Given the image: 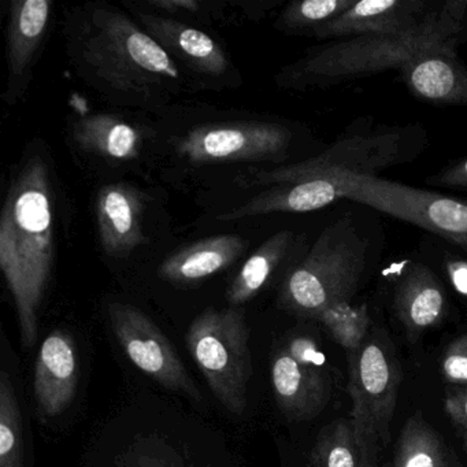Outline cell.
I'll use <instances>...</instances> for the list:
<instances>
[{"instance_id": "cell-13", "label": "cell", "mask_w": 467, "mask_h": 467, "mask_svg": "<svg viewBox=\"0 0 467 467\" xmlns=\"http://www.w3.org/2000/svg\"><path fill=\"white\" fill-rule=\"evenodd\" d=\"M436 0H362L335 20L317 28L311 37L346 40L398 34L418 26Z\"/></svg>"}, {"instance_id": "cell-15", "label": "cell", "mask_w": 467, "mask_h": 467, "mask_svg": "<svg viewBox=\"0 0 467 467\" xmlns=\"http://www.w3.org/2000/svg\"><path fill=\"white\" fill-rule=\"evenodd\" d=\"M50 0H18L10 9L7 24V76L5 99L16 105L31 81L35 58L50 26Z\"/></svg>"}, {"instance_id": "cell-12", "label": "cell", "mask_w": 467, "mask_h": 467, "mask_svg": "<svg viewBox=\"0 0 467 467\" xmlns=\"http://www.w3.org/2000/svg\"><path fill=\"white\" fill-rule=\"evenodd\" d=\"M392 275V306L409 340L437 327L447 313L444 281L420 251L401 256L389 267Z\"/></svg>"}, {"instance_id": "cell-21", "label": "cell", "mask_w": 467, "mask_h": 467, "mask_svg": "<svg viewBox=\"0 0 467 467\" xmlns=\"http://www.w3.org/2000/svg\"><path fill=\"white\" fill-rule=\"evenodd\" d=\"M302 244L292 231H281L266 240L250 258L226 291L231 307H242L269 283L278 267Z\"/></svg>"}, {"instance_id": "cell-10", "label": "cell", "mask_w": 467, "mask_h": 467, "mask_svg": "<svg viewBox=\"0 0 467 467\" xmlns=\"http://www.w3.org/2000/svg\"><path fill=\"white\" fill-rule=\"evenodd\" d=\"M270 381L278 409L291 420H313L329 400L325 355L307 335L291 336L275 349Z\"/></svg>"}, {"instance_id": "cell-20", "label": "cell", "mask_w": 467, "mask_h": 467, "mask_svg": "<svg viewBox=\"0 0 467 467\" xmlns=\"http://www.w3.org/2000/svg\"><path fill=\"white\" fill-rule=\"evenodd\" d=\"M247 247L240 236L223 234L201 240L162 262L160 277L173 284H195L231 266Z\"/></svg>"}, {"instance_id": "cell-8", "label": "cell", "mask_w": 467, "mask_h": 467, "mask_svg": "<svg viewBox=\"0 0 467 467\" xmlns=\"http://www.w3.org/2000/svg\"><path fill=\"white\" fill-rule=\"evenodd\" d=\"M325 174L335 180L343 201L411 223L467 255V199L420 190L381 177L335 171Z\"/></svg>"}, {"instance_id": "cell-3", "label": "cell", "mask_w": 467, "mask_h": 467, "mask_svg": "<svg viewBox=\"0 0 467 467\" xmlns=\"http://www.w3.org/2000/svg\"><path fill=\"white\" fill-rule=\"evenodd\" d=\"M370 212L348 210L322 229L283 281L284 310L317 321L335 306L354 303L384 250V229Z\"/></svg>"}, {"instance_id": "cell-7", "label": "cell", "mask_w": 467, "mask_h": 467, "mask_svg": "<svg viewBox=\"0 0 467 467\" xmlns=\"http://www.w3.org/2000/svg\"><path fill=\"white\" fill-rule=\"evenodd\" d=\"M250 332L242 307L206 308L187 335L188 351L203 374L213 395L232 414L247 409V388L253 374Z\"/></svg>"}, {"instance_id": "cell-19", "label": "cell", "mask_w": 467, "mask_h": 467, "mask_svg": "<svg viewBox=\"0 0 467 467\" xmlns=\"http://www.w3.org/2000/svg\"><path fill=\"white\" fill-rule=\"evenodd\" d=\"M343 201L338 185L327 174L299 180L289 184L267 188L262 193L218 217L220 221H240L259 215L286 213L303 214L325 209L335 202Z\"/></svg>"}, {"instance_id": "cell-24", "label": "cell", "mask_w": 467, "mask_h": 467, "mask_svg": "<svg viewBox=\"0 0 467 467\" xmlns=\"http://www.w3.org/2000/svg\"><path fill=\"white\" fill-rule=\"evenodd\" d=\"M357 0H296L281 12L275 28L288 35H308L351 9Z\"/></svg>"}, {"instance_id": "cell-22", "label": "cell", "mask_w": 467, "mask_h": 467, "mask_svg": "<svg viewBox=\"0 0 467 467\" xmlns=\"http://www.w3.org/2000/svg\"><path fill=\"white\" fill-rule=\"evenodd\" d=\"M73 138L83 151L114 161L139 157L140 135L132 125L108 114L87 116L76 121Z\"/></svg>"}, {"instance_id": "cell-16", "label": "cell", "mask_w": 467, "mask_h": 467, "mask_svg": "<svg viewBox=\"0 0 467 467\" xmlns=\"http://www.w3.org/2000/svg\"><path fill=\"white\" fill-rule=\"evenodd\" d=\"M144 31L177 61L202 78H228L232 64L223 47L206 32L171 18L136 12Z\"/></svg>"}, {"instance_id": "cell-30", "label": "cell", "mask_w": 467, "mask_h": 467, "mask_svg": "<svg viewBox=\"0 0 467 467\" xmlns=\"http://www.w3.org/2000/svg\"><path fill=\"white\" fill-rule=\"evenodd\" d=\"M425 182L431 187L467 192V157L444 166L441 171L429 176Z\"/></svg>"}, {"instance_id": "cell-2", "label": "cell", "mask_w": 467, "mask_h": 467, "mask_svg": "<svg viewBox=\"0 0 467 467\" xmlns=\"http://www.w3.org/2000/svg\"><path fill=\"white\" fill-rule=\"evenodd\" d=\"M54 226L48 166L32 155L10 184L0 217V267L15 300L24 348L37 341L39 308L53 273Z\"/></svg>"}, {"instance_id": "cell-5", "label": "cell", "mask_w": 467, "mask_h": 467, "mask_svg": "<svg viewBox=\"0 0 467 467\" xmlns=\"http://www.w3.org/2000/svg\"><path fill=\"white\" fill-rule=\"evenodd\" d=\"M428 144V132L420 122L388 125L371 119H355L319 154L275 171L248 174L245 185L272 188L332 171L379 177L382 171L417 161Z\"/></svg>"}, {"instance_id": "cell-17", "label": "cell", "mask_w": 467, "mask_h": 467, "mask_svg": "<svg viewBox=\"0 0 467 467\" xmlns=\"http://www.w3.org/2000/svg\"><path fill=\"white\" fill-rule=\"evenodd\" d=\"M140 191L124 182L105 185L98 193L97 218L100 244L111 258H127L147 242Z\"/></svg>"}, {"instance_id": "cell-4", "label": "cell", "mask_w": 467, "mask_h": 467, "mask_svg": "<svg viewBox=\"0 0 467 467\" xmlns=\"http://www.w3.org/2000/svg\"><path fill=\"white\" fill-rule=\"evenodd\" d=\"M75 57L99 88L130 103L155 102L182 84L177 62L113 7L92 6L78 26Z\"/></svg>"}, {"instance_id": "cell-11", "label": "cell", "mask_w": 467, "mask_h": 467, "mask_svg": "<svg viewBox=\"0 0 467 467\" xmlns=\"http://www.w3.org/2000/svg\"><path fill=\"white\" fill-rule=\"evenodd\" d=\"M108 316L117 341L139 370L166 389L202 400L176 349L150 317L127 303H110Z\"/></svg>"}, {"instance_id": "cell-31", "label": "cell", "mask_w": 467, "mask_h": 467, "mask_svg": "<svg viewBox=\"0 0 467 467\" xmlns=\"http://www.w3.org/2000/svg\"><path fill=\"white\" fill-rule=\"evenodd\" d=\"M444 410L461 433L467 450V387L448 390L445 395Z\"/></svg>"}, {"instance_id": "cell-23", "label": "cell", "mask_w": 467, "mask_h": 467, "mask_svg": "<svg viewBox=\"0 0 467 467\" xmlns=\"http://www.w3.org/2000/svg\"><path fill=\"white\" fill-rule=\"evenodd\" d=\"M395 467H448L444 447L425 420H407L398 440Z\"/></svg>"}, {"instance_id": "cell-14", "label": "cell", "mask_w": 467, "mask_h": 467, "mask_svg": "<svg viewBox=\"0 0 467 467\" xmlns=\"http://www.w3.org/2000/svg\"><path fill=\"white\" fill-rule=\"evenodd\" d=\"M80 379L78 347L67 330L51 332L40 346L35 365L34 393L42 417H58L75 399Z\"/></svg>"}, {"instance_id": "cell-26", "label": "cell", "mask_w": 467, "mask_h": 467, "mask_svg": "<svg viewBox=\"0 0 467 467\" xmlns=\"http://www.w3.org/2000/svg\"><path fill=\"white\" fill-rule=\"evenodd\" d=\"M317 321L324 325L333 340L348 352L355 351L365 343L371 327L370 313L365 303L335 306L322 313Z\"/></svg>"}, {"instance_id": "cell-9", "label": "cell", "mask_w": 467, "mask_h": 467, "mask_svg": "<svg viewBox=\"0 0 467 467\" xmlns=\"http://www.w3.org/2000/svg\"><path fill=\"white\" fill-rule=\"evenodd\" d=\"M294 130L277 122H223L191 130L179 154L193 165L281 161L289 157Z\"/></svg>"}, {"instance_id": "cell-18", "label": "cell", "mask_w": 467, "mask_h": 467, "mask_svg": "<svg viewBox=\"0 0 467 467\" xmlns=\"http://www.w3.org/2000/svg\"><path fill=\"white\" fill-rule=\"evenodd\" d=\"M398 72L415 99L436 106L467 108V65L458 53L425 51Z\"/></svg>"}, {"instance_id": "cell-32", "label": "cell", "mask_w": 467, "mask_h": 467, "mask_svg": "<svg viewBox=\"0 0 467 467\" xmlns=\"http://www.w3.org/2000/svg\"><path fill=\"white\" fill-rule=\"evenodd\" d=\"M150 5L169 13H198L201 6L193 0H152Z\"/></svg>"}, {"instance_id": "cell-29", "label": "cell", "mask_w": 467, "mask_h": 467, "mask_svg": "<svg viewBox=\"0 0 467 467\" xmlns=\"http://www.w3.org/2000/svg\"><path fill=\"white\" fill-rule=\"evenodd\" d=\"M441 376L448 384L467 387V333L459 336L445 349L441 359Z\"/></svg>"}, {"instance_id": "cell-33", "label": "cell", "mask_w": 467, "mask_h": 467, "mask_svg": "<svg viewBox=\"0 0 467 467\" xmlns=\"http://www.w3.org/2000/svg\"><path fill=\"white\" fill-rule=\"evenodd\" d=\"M307 467H311V466H310V464H308V466H307Z\"/></svg>"}, {"instance_id": "cell-1", "label": "cell", "mask_w": 467, "mask_h": 467, "mask_svg": "<svg viewBox=\"0 0 467 467\" xmlns=\"http://www.w3.org/2000/svg\"><path fill=\"white\" fill-rule=\"evenodd\" d=\"M467 43V0H436L418 26L398 34L335 40L311 48L278 73L284 89H325L399 70L425 51L458 53Z\"/></svg>"}, {"instance_id": "cell-28", "label": "cell", "mask_w": 467, "mask_h": 467, "mask_svg": "<svg viewBox=\"0 0 467 467\" xmlns=\"http://www.w3.org/2000/svg\"><path fill=\"white\" fill-rule=\"evenodd\" d=\"M420 253L456 294L467 297V255L463 251L429 236L420 243Z\"/></svg>"}, {"instance_id": "cell-6", "label": "cell", "mask_w": 467, "mask_h": 467, "mask_svg": "<svg viewBox=\"0 0 467 467\" xmlns=\"http://www.w3.org/2000/svg\"><path fill=\"white\" fill-rule=\"evenodd\" d=\"M351 425L359 467H374L389 441L401 368L387 336L374 333L348 352Z\"/></svg>"}, {"instance_id": "cell-27", "label": "cell", "mask_w": 467, "mask_h": 467, "mask_svg": "<svg viewBox=\"0 0 467 467\" xmlns=\"http://www.w3.org/2000/svg\"><path fill=\"white\" fill-rule=\"evenodd\" d=\"M311 467H359L351 420H338L321 431L311 452Z\"/></svg>"}, {"instance_id": "cell-25", "label": "cell", "mask_w": 467, "mask_h": 467, "mask_svg": "<svg viewBox=\"0 0 467 467\" xmlns=\"http://www.w3.org/2000/svg\"><path fill=\"white\" fill-rule=\"evenodd\" d=\"M0 467H24V439L15 385L0 373Z\"/></svg>"}]
</instances>
